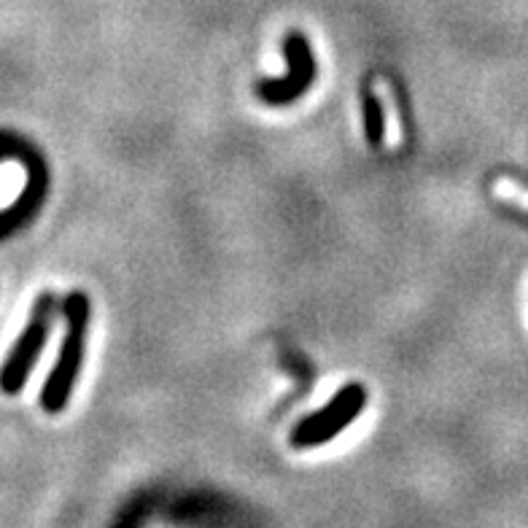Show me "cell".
<instances>
[{"label":"cell","mask_w":528,"mask_h":528,"mask_svg":"<svg viewBox=\"0 0 528 528\" xmlns=\"http://www.w3.org/2000/svg\"><path fill=\"white\" fill-rule=\"evenodd\" d=\"M65 316H68V329H65V340H62L60 359L54 364V370L49 372L44 391H41V407H44L46 413L65 410L68 399H71L73 386L79 380L89 324L87 294L73 291L71 297H68V305H65Z\"/></svg>","instance_id":"obj_1"},{"label":"cell","mask_w":528,"mask_h":528,"mask_svg":"<svg viewBox=\"0 0 528 528\" xmlns=\"http://www.w3.org/2000/svg\"><path fill=\"white\" fill-rule=\"evenodd\" d=\"M361 106H364V135H367V143L372 149H378L383 143V135H386V119H383V106H380L378 95H375V89L370 84L364 87Z\"/></svg>","instance_id":"obj_5"},{"label":"cell","mask_w":528,"mask_h":528,"mask_svg":"<svg viewBox=\"0 0 528 528\" xmlns=\"http://www.w3.org/2000/svg\"><path fill=\"white\" fill-rule=\"evenodd\" d=\"M367 405V391L359 383H351L337 391V396L318 413L302 418L294 429H291V445L294 448H318L324 442L335 440L337 434L345 432L359 413Z\"/></svg>","instance_id":"obj_3"},{"label":"cell","mask_w":528,"mask_h":528,"mask_svg":"<svg viewBox=\"0 0 528 528\" xmlns=\"http://www.w3.org/2000/svg\"><path fill=\"white\" fill-rule=\"evenodd\" d=\"M283 54H286V65L289 71L283 79L275 81H259L256 84V95L262 97L264 103L270 106H289L297 97H302L305 89L316 81V60H313V49H310L308 38L291 30L283 44Z\"/></svg>","instance_id":"obj_4"},{"label":"cell","mask_w":528,"mask_h":528,"mask_svg":"<svg viewBox=\"0 0 528 528\" xmlns=\"http://www.w3.org/2000/svg\"><path fill=\"white\" fill-rule=\"evenodd\" d=\"M54 297L52 294H41L33 308V316L22 329V335L9 351L3 367H0V391L3 394H19L25 388L30 372L36 367L38 356L44 351L46 337H49V324H52Z\"/></svg>","instance_id":"obj_2"}]
</instances>
